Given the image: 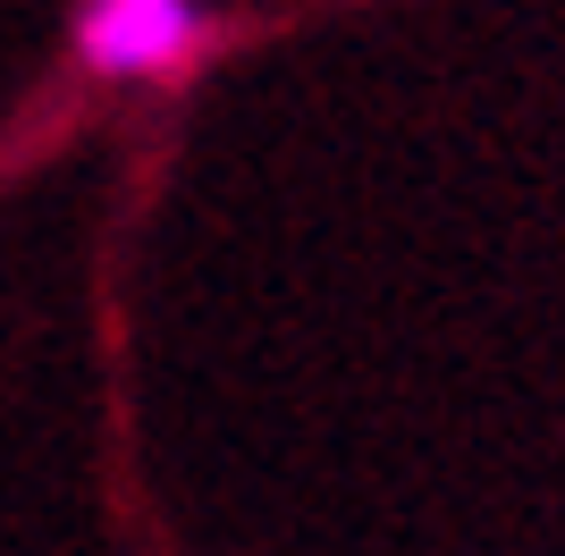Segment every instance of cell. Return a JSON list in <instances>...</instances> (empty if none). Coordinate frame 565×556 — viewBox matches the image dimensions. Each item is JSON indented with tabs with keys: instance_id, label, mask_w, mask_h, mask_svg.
Returning <instances> with one entry per match:
<instances>
[{
	"instance_id": "cell-1",
	"label": "cell",
	"mask_w": 565,
	"mask_h": 556,
	"mask_svg": "<svg viewBox=\"0 0 565 556\" xmlns=\"http://www.w3.org/2000/svg\"><path fill=\"white\" fill-rule=\"evenodd\" d=\"M203 43L194 0H85L76 9V60L94 76H169Z\"/></svg>"
}]
</instances>
